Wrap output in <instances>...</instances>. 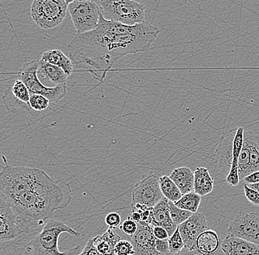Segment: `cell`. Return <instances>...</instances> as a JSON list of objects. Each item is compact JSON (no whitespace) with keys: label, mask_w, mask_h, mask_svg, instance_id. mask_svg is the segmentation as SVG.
I'll list each match as a JSON object with an SVG mask.
<instances>
[{"label":"cell","mask_w":259,"mask_h":255,"mask_svg":"<svg viewBox=\"0 0 259 255\" xmlns=\"http://www.w3.org/2000/svg\"><path fill=\"white\" fill-rule=\"evenodd\" d=\"M244 129L243 127H239L236 130L234 139H233V160H239V156L243 149L244 143Z\"/></svg>","instance_id":"f1b7e54d"},{"label":"cell","mask_w":259,"mask_h":255,"mask_svg":"<svg viewBox=\"0 0 259 255\" xmlns=\"http://www.w3.org/2000/svg\"><path fill=\"white\" fill-rule=\"evenodd\" d=\"M105 222L108 228L114 230L120 226L121 216L117 212H111L105 217Z\"/></svg>","instance_id":"836d02e7"},{"label":"cell","mask_w":259,"mask_h":255,"mask_svg":"<svg viewBox=\"0 0 259 255\" xmlns=\"http://www.w3.org/2000/svg\"><path fill=\"white\" fill-rule=\"evenodd\" d=\"M102 15L106 20L134 26L146 22L145 7L134 0H100Z\"/></svg>","instance_id":"277c9868"},{"label":"cell","mask_w":259,"mask_h":255,"mask_svg":"<svg viewBox=\"0 0 259 255\" xmlns=\"http://www.w3.org/2000/svg\"><path fill=\"white\" fill-rule=\"evenodd\" d=\"M244 195L249 201L255 207H259V193L255 190L252 189L247 185L244 184Z\"/></svg>","instance_id":"e575fe53"},{"label":"cell","mask_w":259,"mask_h":255,"mask_svg":"<svg viewBox=\"0 0 259 255\" xmlns=\"http://www.w3.org/2000/svg\"><path fill=\"white\" fill-rule=\"evenodd\" d=\"M22 233L19 219L10 203L0 195V240L2 242L15 240Z\"/></svg>","instance_id":"30bf717a"},{"label":"cell","mask_w":259,"mask_h":255,"mask_svg":"<svg viewBox=\"0 0 259 255\" xmlns=\"http://www.w3.org/2000/svg\"><path fill=\"white\" fill-rule=\"evenodd\" d=\"M131 218L134 220V222H137V223H139V222H142V214L140 212H137V211L132 212Z\"/></svg>","instance_id":"60d3db41"},{"label":"cell","mask_w":259,"mask_h":255,"mask_svg":"<svg viewBox=\"0 0 259 255\" xmlns=\"http://www.w3.org/2000/svg\"><path fill=\"white\" fill-rule=\"evenodd\" d=\"M129 239L134 245V255H165L157 250L156 238L154 236L151 224L145 222H139L137 232L134 236L129 237Z\"/></svg>","instance_id":"8fae6325"},{"label":"cell","mask_w":259,"mask_h":255,"mask_svg":"<svg viewBox=\"0 0 259 255\" xmlns=\"http://www.w3.org/2000/svg\"><path fill=\"white\" fill-rule=\"evenodd\" d=\"M169 203V200L163 197L161 201L153 207V220L151 225L153 227L159 226L163 227L168 232L170 237L176 231L178 226L171 220Z\"/></svg>","instance_id":"9a60e30c"},{"label":"cell","mask_w":259,"mask_h":255,"mask_svg":"<svg viewBox=\"0 0 259 255\" xmlns=\"http://www.w3.org/2000/svg\"><path fill=\"white\" fill-rule=\"evenodd\" d=\"M5 165L0 172V195L11 204L24 233L46 223L72 201L70 185L38 168Z\"/></svg>","instance_id":"6da1fadb"},{"label":"cell","mask_w":259,"mask_h":255,"mask_svg":"<svg viewBox=\"0 0 259 255\" xmlns=\"http://www.w3.org/2000/svg\"><path fill=\"white\" fill-rule=\"evenodd\" d=\"M247 185V184H246ZM247 186L250 187L252 189L255 190V191H258L259 193V183L255 184H250L247 185Z\"/></svg>","instance_id":"b9f144b4"},{"label":"cell","mask_w":259,"mask_h":255,"mask_svg":"<svg viewBox=\"0 0 259 255\" xmlns=\"http://www.w3.org/2000/svg\"><path fill=\"white\" fill-rule=\"evenodd\" d=\"M235 133L234 131L228 133L222 139L220 144L219 151V161L220 165L226 172H229L231 169V162L233 160V139H234Z\"/></svg>","instance_id":"7402d4cb"},{"label":"cell","mask_w":259,"mask_h":255,"mask_svg":"<svg viewBox=\"0 0 259 255\" xmlns=\"http://www.w3.org/2000/svg\"><path fill=\"white\" fill-rule=\"evenodd\" d=\"M159 184L163 196L169 201L176 202L182 197V193L169 176L163 175L160 177Z\"/></svg>","instance_id":"cb8c5ba5"},{"label":"cell","mask_w":259,"mask_h":255,"mask_svg":"<svg viewBox=\"0 0 259 255\" xmlns=\"http://www.w3.org/2000/svg\"><path fill=\"white\" fill-rule=\"evenodd\" d=\"M178 255H208L206 254H204V253L201 252V251L197 250V248L196 249L190 250L187 248H184V249L182 250L181 253H180Z\"/></svg>","instance_id":"ab89813d"},{"label":"cell","mask_w":259,"mask_h":255,"mask_svg":"<svg viewBox=\"0 0 259 255\" xmlns=\"http://www.w3.org/2000/svg\"><path fill=\"white\" fill-rule=\"evenodd\" d=\"M39 60H33L25 63L17 73L18 79L23 81L30 93L38 94L48 98L51 103H57L64 98L67 93L66 84L56 87L48 88L40 83L37 76Z\"/></svg>","instance_id":"8992f818"},{"label":"cell","mask_w":259,"mask_h":255,"mask_svg":"<svg viewBox=\"0 0 259 255\" xmlns=\"http://www.w3.org/2000/svg\"><path fill=\"white\" fill-rule=\"evenodd\" d=\"M169 204L171 220L178 227L185 222L191 216L193 215V212H189V211L177 207L172 201H169Z\"/></svg>","instance_id":"4316f807"},{"label":"cell","mask_w":259,"mask_h":255,"mask_svg":"<svg viewBox=\"0 0 259 255\" xmlns=\"http://www.w3.org/2000/svg\"><path fill=\"white\" fill-rule=\"evenodd\" d=\"M221 246L220 237L214 230H207L199 235L196 241L197 250L208 255L216 252Z\"/></svg>","instance_id":"44dd1931"},{"label":"cell","mask_w":259,"mask_h":255,"mask_svg":"<svg viewBox=\"0 0 259 255\" xmlns=\"http://www.w3.org/2000/svg\"><path fill=\"white\" fill-rule=\"evenodd\" d=\"M79 255H102L93 243V239H89L87 245Z\"/></svg>","instance_id":"8d00e7d4"},{"label":"cell","mask_w":259,"mask_h":255,"mask_svg":"<svg viewBox=\"0 0 259 255\" xmlns=\"http://www.w3.org/2000/svg\"><path fill=\"white\" fill-rule=\"evenodd\" d=\"M201 201L202 196L193 191L183 195L181 199L174 203L177 207L181 209L195 213L198 210Z\"/></svg>","instance_id":"d4e9b609"},{"label":"cell","mask_w":259,"mask_h":255,"mask_svg":"<svg viewBox=\"0 0 259 255\" xmlns=\"http://www.w3.org/2000/svg\"><path fill=\"white\" fill-rule=\"evenodd\" d=\"M159 32L150 22L124 25L106 20L101 12L96 28L77 34L68 45V53L74 64L88 66L94 79L103 82L123 57L148 51Z\"/></svg>","instance_id":"7a4b0ae2"},{"label":"cell","mask_w":259,"mask_h":255,"mask_svg":"<svg viewBox=\"0 0 259 255\" xmlns=\"http://www.w3.org/2000/svg\"><path fill=\"white\" fill-rule=\"evenodd\" d=\"M67 11L65 0H33L30 16L40 28L50 30L62 23Z\"/></svg>","instance_id":"5b68a950"},{"label":"cell","mask_w":259,"mask_h":255,"mask_svg":"<svg viewBox=\"0 0 259 255\" xmlns=\"http://www.w3.org/2000/svg\"><path fill=\"white\" fill-rule=\"evenodd\" d=\"M185 248L196 249V241L199 235L208 230L206 217L203 214L195 212L185 222L178 226Z\"/></svg>","instance_id":"7c38bea8"},{"label":"cell","mask_w":259,"mask_h":255,"mask_svg":"<svg viewBox=\"0 0 259 255\" xmlns=\"http://www.w3.org/2000/svg\"><path fill=\"white\" fill-rule=\"evenodd\" d=\"M244 144L250 152V173L259 170V135L249 130L244 131Z\"/></svg>","instance_id":"603a6c76"},{"label":"cell","mask_w":259,"mask_h":255,"mask_svg":"<svg viewBox=\"0 0 259 255\" xmlns=\"http://www.w3.org/2000/svg\"><path fill=\"white\" fill-rule=\"evenodd\" d=\"M159 178L156 174H150L139 181L133 190L131 206L141 204L152 208L161 201L164 196L160 187Z\"/></svg>","instance_id":"ba28073f"},{"label":"cell","mask_w":259,"mask_h":255,"mask_svg":"<svg viewBox=\"0 0 259 255\" xmlns=\"http://www.w3.org/2000/svg\"><path fill=\"white\" fill-rule=\"evenodd\" d=\"M40 60L50 63L61 68L68 76H70L74 71V62L61 50H52L45 52L40 56Z\"/></svg>","instance_id":"d6986e66"},{"label":"cell","mask_w":259,"mask_h":255,"mask_svg":"<svg viewBox=\"0 0 259 255\" xmlns=\"http://www.w3.org/2000/svg\"><path fill=\"white\" fill-rule=\"evenodd\" d=\"M226 181L231 187L238 186L240 183L239 165H238V162H236V161H232V162H231V169L227 174Z\"/></svg>","instance_id":"4dcf8cb0"},{"label":"cell","mask_w":259,"mask_h":255,"mask_svg":"<svg viewBox=\"0 0 259 255\" xmlns=\"http://www.w3.org/2000/svg\"><path fill=\"white\" fill-rule=\"evenodd\" d=\"M30 106L34 111L42 113L50 108L51 101L45 96L38 94L30 93Z\"/></svg>","instance_id":"83f0119b"},{"label":"cell","mask_w":259,"mask_h":255,"mask_svg":"<svg viewBox=\"0 0 259 255\" xmlns=\"http://www.w3.org/2000/svg\"><path fill=\"white\" fill-rule=\"evenodd\" d=\"M153 232L154 236L155 238L159 240H166L169 239V235L166 230H165L163 227L156 226V227H153Z\"/></svg>","instance_id":"74e56055"},{"label":"cell","mask_w":259,"mask_h":255,"mask_svg":"<svg viewBox=\"0 0 259 255\" xmlns=\"http://www.w3.org/2000/svg\"><path fill=\"white\" fill-rule=\"evenodd\" d=\"M183 195L194 191V173L187 167L175 169L169 175Z\"/></svg>","instance_id":"e0dca14e"},{"label":"cell","mask_w":259,"mask_h":255,"mask_svg":"<svg viewBox=\"0 0 259 255\" xmlns=\"http://www.w3.org/2000/svg\"><path fill=\"white\" fill-rule=\"evenodd\" d=\"M121 237L113 229H109L101 235L93 238V243L102 255H116L114 248Z\"/></svg>","instance_id":"2e32d148"},{"label":"cell","mask_w":259,"mask_h":255,"mask_svg":"<svg viewBox=\"0 0 259 255\" xmlns=\"http://www.w3.org/2000/svg\"><path fill=\"white\" fill-rule=\"evenodd\" d=\"M242 181L244 184H247V185L259 183V170L253 172L250 175H247L245 178H243Z\"/></svg>","instance_id":"f35d334b"},{"label":"cell","mask_w":259,"mask_h":255,"mask_svg":"<svg viewBox=\"0 0 259 255\" xmlns=\"http://www.w3.org/2000/svg\"><path fill=\"white\" fill-rule=\"evenodd\" d=\"M225 255H259V246L228 234L221 243Z\"/></svg>","instance_id":"5bb4252c"},{"label":"cell","mask_w":259,"mask_h":255,"mask_svg":"<svg viewBox=\"0 0 259 255\" xmlns=\"http://www.w3.org/2000/svg\"><path fill=\"white\" fill-rule=\"evenodd\" d=\"M115 254L116 255H134V245L131 243V240H121L118 242L114 248Z\"/></svg>","instance_id":"1f68e13d"},{"label":"cell","mask_w":259,"mask_h":255,"mask_svg":"<svg viewBox=\"0 0 259 255\" xmlns=\"http://www.w3.org/2000/svg\"><path fill=\"white\" fill-rule=\"evenodd\" d=\"M155 246H156L157 250L159 252H161V254L165 255L172 254V253L170 252L168 239L159 240L156 238V240H155Z\"/></svg>","instance_id":"d590c367"},{"label":"cell","mask_w":259,"mask_h":255,"mask_svg":"<svg viewBox=\"0 0 259 255\" xmlns=\"http://www.w3.org/2000/svg\"><path fill=\"white\" fill-rule=\"evenodd\" d=\"M119 228L127 236H134L138 230V223L129 217L127 220L122 222Z\"/></svg>","instance_id":"d6a6232c"},{"label":"cell","mask_w":259,"mask_h":255,"mask_svg":"<svg viewBox=\"0 0 259 255\" xmlns=\"http://www.w3.org/2000/svg\"><path fill=\"white\" fill-rule=\"evenodd\" d=\"M74 1H76V0H65V2H66V4L69 6V4H71V3H74Z\"/></svg>","instance_id":"7bdbcfd3"},{"label":"cell","mask_w":259,"mask_h":255,"mask_svg":"<svg viewBox=\"0 0 259 255\" xmlns=\"http://www.w3.org/2000/svg\"><path fill=\"white\" fill-rule=\"evenodd\" d=\"M194 192L200 196L210 194L213 190L214 181L209 170L204 167H198L194 171Z\"/></svg>","instance_id":"ffe728a7"},{"label":"cell","mask_w":259,"mask_h":255,"mask_svg":"<svg viewBox=\"0 0 259 255\" xmlns=\"http://www.w3.org/2000/svg\"><path fill=\"white\" fill-rule=\"evenodd\" d=\"M68 11L77 34L95 30L101 16L100 7L90 0H76L68 6Z\"/></svg>","instance_id":"52a82bcc"},{"label":"cell","mask_w":259,"mask_h":255,"mask_svg":"<svg viewBox=\"0 0 259 255\" xmlns=\"http://www.w3.org/2000/svg\"><path fill=\"white\" fill-rule=\"evenodd\" d=\"M168 242H169L170 252L172 253V254H179L182 251V250L185 248V243H184L182 236L180 233L178 227L174 234L169 237Z\"/></svg>","instance_id":"f546056e"},{"label":"cell","mask_w":259,"mask_h":255,"mask_svg":"<svg viewBox=\"0 0 259 255\" xmlns=\"http://www.w3.org/2000/svg\"><path fill=\"white\" fill-rule=\"evenodd\" d=\"M37 76L40 83L48 88L66 84L69 77L61 68L40 59Z\"/></svg>","instance_id":"4fadbf2b"},{"label":"cell","mask_w":259,"mask_h":255,"mask_svg":"<svg viewBox=\"0 0 259 255\" xmlns=\"http://www.w3.org/2000/svg\"><path fill=\"white\" fill-rule=\"evenodd\" d=\"M10 88L16 98L19 99L24 103L27 104L30 103V92L23 81H21L20 79H17L13 84L12 87Z\"/></svg>","instance_id":"484cf974"},{"label":"cell","mask_w":259,"mask_h":255,"mask_svg":"<svg viewBox=\"0 0 259 255\" xmlns=\"http://www.w3.org/2000/svg\"><path fill=\"white\" fill-rule=\"evenodd\" d=\"M3 103L7 108L8 111L11 113L16 114L24 117V112L31 115L32 117H38L42 115V113L34 111L29 104L21 101L19 99L16 98L11 92V88H8L5 91L4 95L3 97Z\"/></svg>","instance_id":"ac0fdd59"},{"label":"cell","mask_w":259,"mask_h":255,"mask_svg":"<svg viewBox=\"0 0 259 255\" xmlns=\"http://www.w3.org/2000/svg\"><path fill=\"white\" fill-rule=\"evenodd\" d=\"M63 233H67L78 238L80 233L73 230L61 221L50 218L45 223L41 231L35 235L26 247L29 255H79L80 246L66 251H61L58 249L60 236Z\"/></svg>","instance_id":"3957f363"},{"label":"cell","mask_w":259,"mask_h":255,"mask_svg":"<svg viewBox=\"0 0 259 255\" xmlns=\"http://www.w3.org/2000/svg\"><path fill=\"white\" fill-rule=\"evenodd\" d=\"M228 234L259 246V214L240 212L230 223Z\"/></svg>","instance_id":"9c48e42d"}]
</instances>
